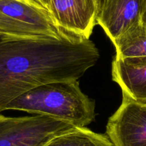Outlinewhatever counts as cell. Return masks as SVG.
Segmentation results:
<instances>
[{
	"label": "cell",
	"instance_id": "3957f363",
	"mask_svg": "<svg viewBox=\"0 0 146 146\" xmlns=\"http://www.w3.org/2000/svg\"><path fill=\"white\" fill-rule=\"evenodd\" d=\"M71 34L31 0H0V36L61 38Z\"/></svg>",
	"mask_w": 146,
	"mask_h": 146
},
{
	"label": "cell",
	"instance_id": "52a82bcc",
	"mask_svg": "<svg viewBox=\"0 0 146 146\" xmlns=\"http://www.w3.org/2000/svg\"><path fill=\"white\" fill-rule=\"evenodd\" d=\"M146 0H101L97 24L114 42L131 27L141 22Z\"/></svg>",
	"mask_w": 146,
	"mask_h": 146
},
{
	"label": "cell",
	"instance_id": "7c38bea8",
	"mask_svg": "<svg viewBox=\"0 0 146 146\" xmlns=\"http://www.w3.org/2000/svg\"><path fill=\"white\" fill-rule=\"evenodd\" d=\"M141 24L145 27H146V6L145 7L144 11H143V15H142Z\"/></svg>",
	"mask_w": 146,
	"mask_h": 146
},
{
	"label": "cell",
	"instance_id": "5bb4252c",
	"mask_svg": "<svg viewBox=\"0 0 146 146\" xmlns=\"http://www.w3.org/2000/svg\"><path fill=\"white\" fill-rule=\"evenodd\" d=\"M31 1H32V0H31ZM34 3H35V2H34Z\"/></svg>",
	"mask_w": 146,
	"mask_h": 146
},
{
	"label": "cell",
	"instance_id": "4fadbf2b",
	"mask_svg": "<svg viewBox=\"0 0 146 146\" xmlns=\"http://www.w3.org/2000/svg\"><path fill=\"white\" fill-rule=\"evenodd\" d=\"M98 2H99V5H100V2H101V0H98Z\"/></svg>",
	"mask_w": 146,
	"mask_h": 146
},
{
	"label": "cell",
	"instance_id": "7a4b0ae2",
	"mask_svg": "<svg viewBox=\"0 0 146 146\" xmlns=\"http://www.w3.org/2000/svg\"><path fill=\"white\" fill-rule=\"evenodd\" d=\"M14 110L51 117L77 127H86L95 118V102L83 93L78 80L45 84L14 98L2 112Z\"/></svg>",
	"mask_w": 146,
	"mask_h": 146
},
{
	"label": "cell",
	"instance_id": "ba28073f",
	"mask_svg": "<svg viewBox=\"0 0 146 146\" xmlns=\"http://www.w3.org/2000/svg\"><path fill=\"white\" fill-rule=\"evenodd\" d=\"M112 77L120 87L123 95L146 103V57H115Z\"/></svg>",
	"mask_w": 146,
	"mask_h": 146
},
{
	"label": "cell",
	"instance_id": "30bf717a",
	"mask_svg": "<svg viewBox=\"0 0 146 146\" xmlns=\"http://www.w3.org/2000/svg\"><path fill=\"white\" fill-rule=\"evenodd\" d=\"M43 146H115L105 134L95 133L90 129L75 127L55 136Z\"/></svg>",
	"mask_w": 146,
	"mask_h": 146
},
{
	"label": "cell",
	"instance_id": "9c48e42d",
	"mask_svg": "<svg viewBox=\"0 0 146 146\" xmlns=\"http://www.w3.org/2000/svg\"><path fill=\"white\" fill-rule=\"evenodd\" d=\"M115 57H146V27L141 22L131 27L113 42Z\"/></svg>",
	"mask_w": 146,
	"mask_h": 146
},
{
	"label": "cell",
	"instance_id": "8992f818",
	"mask_svg": "<svg viewBox=\"0 0 146 146\" xmlns=\"http://www.w3.org/2000/svg\"><path fill=\"white\" fill-rule=\"evenodd\" d=\"M99 7L98 0H49L48 12L60 28L90 39L97 24Z\"/></svg>",
	"mask_w": 146,
	"mask_h": 146
},
{
	"label": "cell",
	"instance_id": "6da1fadb",
	"mask_svg": "<svg viewBox=\"0 0 146 146\" xmlns=\"http://www.w3.org/2000/svg\"><path fill=\"white\" fill-rule=\"evenodd\" d=\"M100 58L90 39L0 36V113L7 103L45 84L78 80Z\"/></svg>",
	"mask_w": 146,
	"mask_h": 146
},
{
	"label": "cell",
	"instance_id": "5b68a950",
	"mask_svg": "<svg viewBox=\"0 0 146 146\" xmlns=\"http://www.w3.org/2000/svg\"><path fill=\"white\" fill-rule=\"evenodd\" d=\"M106 135L115 146H146V103L123 95L107 123Z\"/></svg>",
	"mask_w": 146,
	"mask_h": 146
},
{
	"label": "cell",
	"instance_id": "8fae6325",
	"mask_svg": "<svg viewBox=\"0 0 146 146\" xmlns=\"http://www.w3.org/2000/svg\"><path fill=\"white\" fill-rule=\"evenodd\" d=\"M32 1L38 6L44 8L46 10L48 11L49 0H32Z\"/></svg>",
	"mask_w": 146,
	"mask_h": 146
},
{
	"label": "cell",
	"instance_id": "277c9868",
	"mask_svg": "<svg viewBox=\"0 0 146 146\" xmlns=\"http://www.w3.org/2000/svg\"><path fill=\"white\" fill-rule=\"evenodd\" d=\"M75 127L48 116L12 117L0 113V146H43L55 136Z\"/></svg>",
	"mask_w": 146,
	"mask_h": 146
}]
</instances>
